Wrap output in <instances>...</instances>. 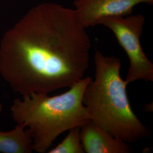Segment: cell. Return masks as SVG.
<instances>
[{
    "label": "cell",
    "mask_w": 153,
    "mask_h": 153,
    "mask_svg": "<svg viewBox=\"0 0 153 153\" xmlns=\"http://www.w3.org/2000/svg\"><path fill=\"white\" fill-rule=\"evenodd\" d=\"M91 43L75 10L36 6L0 42V74L14 93L49 94L71 88L88 71Z\"/></svg>",
    "instance_id": "6da1fadb"
},
{
    "label": "cell",
    "mask_w": 153,
    "mask_h": 153,
    "mask_svg": "<svg viewBox=\"0 0 153 153\" xmlns=\"http://www.w3.org/2000/svg\"><path fill=\"white\" fill-rule=\"evenodd\" d=\"M94 62L95 78L86 85L82 99L91 120L127 143L149 136L150 131L131 108L128 84L121 76L120 60L96 50Z\"/></svg>",
    "instance_id": "7a4b0ae2"
},
{
    "label": "cell",
    "mask_w": 153,
    "mask_h": 153,
    "mask_svg": "<svg viewBox=\"0 0 153 153\" xmlns=\"http://www.w3.org/2000/svg\"><path fill=\"white\" fill-rule=\"evenodd\" d=\"M91 78L83 77L58 95L31 93L13 100L10 107L13 119L16 124L26 126L32 137L33 151L47 152L64 131L91 120L82 99Z\"/></svg>",
    "instance_id": "3957f363"
},
{
    "label": "cell",
    "mask_w": 153,
    "mask_h": 153,
    "mask_svg": "<svg viewBox=\"0 0 153 153\" xmlns=\"http://www.w3.org/2000/svg\"><path fill=\"white\" fill-rule=\"evenodd\" d=\"M145 23V18L141 14L104 17L99 20L98 25L114 33L129 59V67L125 79L128 85L138 80L153 82V64L140 43Z\"/></svg>",
    "instance_id": "277c9868"
},
{
    "label": "cell",
    "mask_w": 153,
    "mask_h": 153,
    "mask_svg": "<svg viewBox=\"0 0 153 153\" xmlns=\"http://www.w3.org/2000/svg\"><path fill=\"white\" fill-rule=\"evenodd\" d=\"M141 3L153 5V0H75L77 18L83 27L95 26L104 17L131 15L135 6Z\"/></svg>",
    "instance_id": "5b68a950"
},
{
    "label": "cell",
    "mask_w": 153,
    "mask_h": 153,
    "mask_svg": "<svg viewBox=\"0 0 153 153\" xmlns=\"http://www.w3.org/2000/svg\"><path fill=\"white\" fill-rule=\"evenodd\" d=\"M81 140L85 153H131L128 143L114 137L90 120L81 126Z\"/></svg>",
    "instance_id": "8992f818"
},
{
    "label": "cell",
    "mask_w": 153,
    "mask_h": 153,
    "mask_svg": "<svg viewBox=\"0 0 153 153\" xmlns=\"http://www.w3.org/2000/svg\"><path fill=\"white\" fill-rule=\"evenodd\" d=\"M33 139L24 124H17L10 131H0V153H31Z\"/></svg>",
    "instance_id": "52a82bcc"
},
{
    "label": "cell",
    "mask_w": 153,
    "mask_h": 153,
    "mask_svg": "<svg viewBox=\"0 0 153 153\" xmlns=\"http://www.w3.org/2000/svg\"><path fill=\"white\" fill-rule=\"evenodd\" d=\"M81 126H77L69 129L66 137L56 147L49 150V153H84L81 135Z\"/></svg>",
    "instance_id": "ba28073f"
},
{
    "label": "cell",
    "mask_w": 153,
    "mask_h": 153,
    "mask_svg": "<svg viewBox=\"0 0 153 153\" xmlns=\"http://www.w3.org/2000/svg\"><path fill=\"white\" fill-rule=\"evenodd\" d=\"M1 111H2V104H1V102H0V113L1 112Z\"/></svg>",
    "instance_id": "9c48e42d"
}]
</instances>
